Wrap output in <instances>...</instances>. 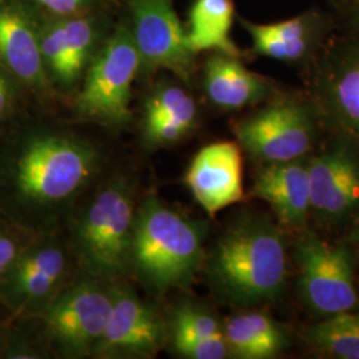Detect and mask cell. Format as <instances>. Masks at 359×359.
I'll return each mask as SVG.
<instances>
[{
  "mask_svg": "<svg viewBox=\"0 0 359 359\" xmlns=\"http://www.w3.org/2000/svg\"><path fill=\"white\" fill-rule=\"evenodd\" d=\"M215 292L231 305L250 308L278 299L287 280L281 229L264 215H246L221 234L206 258Z\"/></svg>",
  "mask_w": 359,
  "mask_h": 359,
  "instance_id": "obj_1",
  "label": "cell"
},
{
  "mask_svg": "<svg viewBox=\"0 0 359 359\" xmlns=\"http://www.w3.org/2000/svg\"><path fill=\"white\" fill-rule=\"evenodd\" d=\"M129 258L156 292L187 287L205 261L204 228L151 198L133 221Z\"/></svg>",
  "mask_w": 359,
  "mask_h": 359,
  "instance_id": "obj_2",
  "label": "cell"
},
{
  "mask_svg": "<svg viewBox=\"0 0 359 359\" xmlns=\"http://www.w3.org/2000/svg\"><path fill=\"white\" fill-rule=\"evenodd\" d=\"M304 69L322 128L359 142V31L338 27Z\"/></svg>",
  "mask_w": 359,
  "mask_h": 359,
  "instance_id": "obj_3",
  "label": "cell"
},
{
  "mask_svg": "<svg viewBox=\"0 0 359 359\" xmlns=\"http://www.w3.org/2000/svg\"><path fill=\"white\" fill-rule=\"evenodd\" d=\"M321 128L320 115L306 93L278 90L238 121L234 133L248 154L266 164L304 158Z\"/></svg>",
  "mask_w": 359,
  "mask_h": 359,
  "instance_id": "obj_4",
  "label": "cell"
},
{
  "mask_svg": "<svg viewBox=\"0 0 359 359\" xmlns=\"http://www.w3.org/2000/svg\"><path fill=\"white\" fill-rule=\"evenodd\" d=\"M298 289L306 308L318 317L358 309L354 258L344 245H330L301 229L294 246Z\"/></svg>",
  "mask_w": 359,
  "mask_h": 359,
  "instance_id": "obj_5",
  "label": "cell"
},
{
  "mask_svg": "<svg viewBox=\"0 0 359 359\" xmlns=\"http://www.w3.org/2000/svg\"><path fill=\"white\" fill-rule=\"evenodd\" d=\"M133 231V212L123 187L100 193L79 225L77 245L83 266L90 274L114 278L127 269Z\"/></svg>",
  "mask_w": 359,
  "mask_h": 359,
  "instance_id": "obj_6",
  "label": "cell"
},
{
  "mask_svg": "<svg viewBox=\"0 0 359 359\" xmlns=\"http://www.w3.org/2000/svg\"><path fill=\"white\" fill-rule=\"evenodd\" d=\"M140 65L132 32L120 26L92 62L77 96L79 114L108 124L128 121L130 87Z\"/></svg>",
  "mask_w": 359,
  "mask_h": 359,
  "instance_id": "obj_7",
  "label": "cell"
},
{
  "mask_svg": "<svg viewBox=\"0 0 359 359\" xmlns=\"http://www.w3.org/2000/svg\"><path fill=\"white\" fill-rule=\"evenodd\" d=\"M93 165L95 154L88 147L59 136H43L23 151L16 181L28 198L59 201L87 181Z\"/></svg>",
  "mask_w": 359,
  "mask_h": 359,
  "instance_id": "obj_8",
  "label": "cell"
},
{
  "mask_svg": "<svg viewBox=\"0 0 359 359\" xmlns=\"http://www.w3.org/2000/svg\"><path fill=\"white\" fill-rule=\"evenodd\" d=\"M310 215L330 226L359 217V142L333 135L308 160Z\"/></svg>",
  "mask_w": 359,
  "mask_h": 359,
  "instance_id": "obj_9",
  "label": "cell"
},
{
  "mask_svg": "<svg viewBox=\"0 0 359 359\" xmlns=\"http://www.w3.org/2000/svg\"><path fill=\"white\" fill-rule=\"evenodd\" d=\"M133 28L130 29L140 63L152 69H168L189 80L196 53L191 50L187 29L169 0H129Z\"/></svg>",
  "mask_w": 359,
  "mask_h": 359,
  "instance_id": "obj_10",
  "label": "cell"
},
{
  "mask_svg": "<svg viewBox=\"0 0 359 359\" xmlns=\"http://www.w3.org/2000/svg\"><path fill=\"white\" fill-rule=\"evenodd\" d=\"M252 39V51L287 65H310L338 29V18L320 8L306 10L290 19L256 23L241 19Z\"/></svg>",
  "mask_w": 359,
  "mask_h": 359,
  "instance_id": "obj_11",
  "label": "cell"
},
{
  "mask_svg": "<svg viewBox=\"0 0 359 359\" xmlns=\"http://www.w3.org/2000/svg\"><path fill=\"white\" fill-rule=\"evenodd\" d=\"M111 311L112 295L95 283H80L52 304L46 323L60 348L81 355L96 346Z\"/></svg>",
  "mask_w": 359,
  "mask_h": 359,
  "instance_id": "obj_12",
  "label": "cell"
},
{
  "mask_svg": "<svg viewBox=\"0 0 359 359\" xmlns=\"http://www.w3.org/2000/svg\"><path fill=\"white\" fill-rule=\"evenodd\" d=\"M194 198L209 216L243 200V157L236 142L206 145L196 157L185 176Z\"/></svg>",
  "mask_w": 359,
  "mask_h": 359,
  "instance_id": "obj_13",
  "label": "cell"
},
{
  "mask_svg": "<svg viewBox=\"0 0 359 359\" xmlns=\"http://www.w3.org/2000/svg\"><path fill=\"white\" fill-rule=\"evenodd\" d=\"M164 329L152 309L135 295H112V311L103 335L93 347L100 355L154 354L163 344Z\"/></svg>",
  "mask_w": 359,
  "mask_h": 359,
  "instance_id": "obj_14",
  "label": "cell"
},
{
  "mask_svg": "<svg viewBox=\"0 0 359 359\" xmlns=\"http://www.w3.org/2000/svg\"><path fill=\"white\" fill-rule=\"evenodd\" d=\"M252 194L266 201L283 225L304 229L310 215L308 161L264 164L257 172Z\"/></svg>",
  "mask_w": 359,
  "mask_h": 359,
  "instance_id": "obj_15",
  "label": "cell"
},
{
  "mask_svg": "<svg viewBox=\"0 0 359 359\" xmlns=\"http://www.w3.org/2000/svg\"><path fill=\"white\" fill-rule=\"evenodd\" d=\"M208 99L225 111H238L269 100L278 88L262 75L248 69L237 56L213 52L204 65Z\"/></svg>",
  "mask_w": 359,
  "mask_h": 359,
  "instance_id": "obj_16",
  "label": "cell"
},
{
  "mask_svg": "<svg viewBox=\"0 0 359 359\" xmlns=\"http://www.w3.org/2000/svg\"><path fill=\"white\" fill-rule=\"evenodd\" d=\"M0 60L26 83L40 84L44 79L40 34L16 6L0 8Z\"/></svg>",
  "mask_w": 359,
  "mask_h": 359,
  "instance_id": "obj_17",
  "label": "cell"
},
{
  "mask_svg": "<svg viewBox=\"0 0 359 359\" xmlns=\"http://www.w3.org/2000/svg\"><path fill=\"white\" fill-rule=\"evenodd\" d=\"M229 353L243 359L276 358L290 345L286 329L264 313H245L229 318L224 326Z\"/></svg>",
  "mask_w": 359,
  "mask_h": 359,
  "instance_id": "obj_18",
  "label": "cell"
},
{
  "mask_svg": "<svg viewBox=\"0 0 359 359\" xmlns=\"http://www.w3.org/2000/svg\"><path fill=\"white\" fill-rule=\"evenodd\" d=\"M234 20L231 0H194L187 28L188 44L196 55L200 52H221L241 56L231 38Z\"/></svg>",
  "mask_w": 359,
  "mask_h": 359,
  "instance_id": "obj_19",
  "label": "cell"
},
{
  "mask_svg": "<svg viewBox=\"0 0 359 359\" xmlns=\"http://www.w3.org/2000/svg\"><path fill=\"white\" fill-rule=\"evenodd\" d=\"M310 346L339 359H359V310L325 317L306 333Z\"/></svg>",
  "mask_w": 359,
  "mask_h": 359,
  "instance_id": "obj_20",
  "label": "cell"
},
{
  "mask_svg": "<svg viewBox=\"0 0 359 359\" xmlns=\"http://www.w3.org/2000/svg\"><path fill=\"white\" fill-rule=\"evenodd\" d=\"M148 117H165L175 120L191 130L197 120V105L187 90L179 87H167L154 92L147 103Z\"/></svg>",
  "mask_w": 359,
  "mask_h": 359,
  "instance_id": "obj_21",
  "label": "cell"
},
{
  "mask_svg": "<svg viewBox=\"0 0 359 359\" xmlns=\"http://www.w3.org/2000/svg\"><path fill=\"white\" fill-rule=\"evenodd\" d=\"M65 32L72 81L76 80L88 60L95 43V28L86 18H68L60 20Z\"/></svg>",
  "mask_w": 359,
  "mask_h": 359,
  "instance_id": "obj_22",
  "label": "cell"
},
{
  "mask_svg": "<svg viewBox=\"0 0 359 359\" xmlns=\"http://www.w3.org/2000/svg\"><path fill=\"white\" fill-rule=\"evenodd\" d=\"M40 50L44 65L50 67L55 76L65 84L74 83L69 72V59L60 20L43 28L40 32Z\"/></svg>",
  "mask_w": 359,
  "mask_h": 359,
  "instance_id": "obj_23",
  "label": "cell"
},
{
  "mask_svg": "<svg viewBox=\"0 0 359 359\" xmlns=\"http://www.w3.org/2000/svg\"><path fill=\"white\" fill-rule=\"evenodd\" d=\"M173 335L192 338H224L216 317L205 309L185 305L180 308L173 320Z\"/></svg>",
  "mask_w": 359,
  "mask_h": 359,
  "instance_id": "obj_24",
  "label": "cell"
},
{
  "mask_svg": "<svg viewBox=\"0 0 359 359\" xmlns=\"http://www.w3.org/2000/svg\"><path fill=\"white\" fill-rule=\"evenodd\" d=\"M65 270L63 253L53 248L47 246L38 250H32L19 259L15 265L13 276H26L34 273H52L62 276Z\"/></svg>",
  "mask_w": 359,
  "mask_h": 359,
  "instance_id": "obj_25",
  "label": "cell"
},
{
  "mask_svg": "<svg viewBox=\"0 0 359 359\" xmlns=\"http://www.w3.org/2000/svg\"><path fill=\"white\" fill-rule=\"evenodd\" d=\"M173 346L181 357L222 359L229 354L225 338H192L173 335Z\"/></svg>",
  "mask_w": 359,
  "mask_h": 359,
  "instance_id": "obj_26",
  "label": "cell"
},
{
  "mask_svg": "<svg viewBox=\"0 0 359 359\" xmlns=\"http://www.w3.org/2000/svg\"><path fill=\"white\" fill-rule=\"evenodd\" d=\"M62 276L52 274V273H34L26 276H11V285L13 292L16 295L27 298V299H36L44 297L51 292L53 285L59 281Z\"/></svg>",
  "mask_w": 359,
  "mask_h": 359,
  "instance_id": "obj_27",
  "label": "cell"
},
{
  "mask_svg": "<svg viewBox=\"0 0 359 359\" xmlns=\"http://www.w3.org/2000/svg\"><path fill=\"white\" fill-rule=\"evenodd\" d=\"M189 130L175 120L165 117L145 118V133L149 142L154 144H167L179 142Z\"/></svg>",
  "mask_w": 359,
  "mask_h": 359,
  "instance_id": "obj_28",
  "label": "cell"
},
{
  "mask_svg": "<svg viewBox=\"0 0 359 359\" xmlns=\"http://www.w3.org/2000/svg\"><path fill=\"white\" fill-rule=\"evenodd\" d=\"M48 11L62 15V16H69L84 8L90 0H34Z\"/></svg>",
  "mask_w": 359,
  "mask_h": 359,
  "instance_id": "obj_29",
  "label": "cell"
},
{
  "mask_svg": "<svg viewBox=\"0 0 359 359\" xmlns=\"http://www.w3.org/2000/svg\"><path fill=\"white\" fill-rule=\"evenodd\" d=\"M18 248L11 238L0 234V278L8 271L16 261Z\"/></svg>",
  "mask_w": 359,
  "mask_h": 359,
  "instance_id": "obj_30",
  "label": "cell"
},
{
  "mask_svg": "<svg viewBox=\"0 0 359 359\" xmlns=\"http://www.w3.org/2000/svg\"><path fill=\"white\" fill-rule=\"evenodd\" d=\"M338 25L339 28L359 31V0L351 8H348L346 13H342L338 18Z\"/></svg>",
  "mask_w": 359,
  "mask_h": 359,
  "instance_id": "obj_31",
  "label": "cell"
},
{
  "mask_svg": "<svg viewBox=\"0 0 359 359\" xmlns=\"http://www.w3.org/2000/svg\"><path fill=\"white\" fill-rule=\"evenodd\" d=\"M338 16L346 13L348 8H351L358 0H327Z\"/></svg>",
  "mask_w": 359,
  "mask_h": 359,
  "instance_id": "obj_32",
  "label": "cell"
},
{
  "mask_svg": "<svg viewBox=\"0 0 359 359\" xmlns=\"http://www.w3.org/2000/svg\"><path fill=\"white\" fill-rule=\"evenodd\" d=\"M8 103V86L7 81L0 75V115L4 112Z\"/></svg>",
  "mask_w": 359,
  "mask_h": 359,
  "instance_id": "obj_33",
  "label": "cell"
},
{
  "mask_svg": "<svg viewBox=\"0 0 359 359\" xmlns=\"http://www.w3.org/2000/svg\"><path fill=\"white\" fill-rule=\"evenodd\" d=\"M353 238H354V241H355V244L358 245L359 248V226L354 231V236H353Z\"/></svg>",
  "mask_w": 359,
  "mask_h": 359,
  "instance_id": "obj_34",
  "label": "cell"
}]
</instances>
